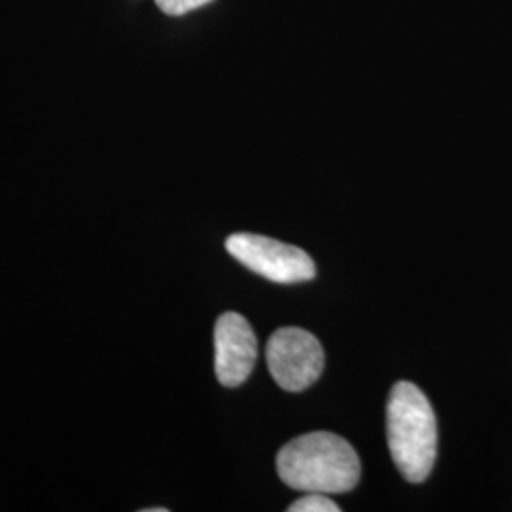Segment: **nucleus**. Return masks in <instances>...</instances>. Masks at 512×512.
Wrapping results in <instances>:
<instances>
[{"mask_svg":"<svg viewBox=\"0 0 512 512\" xmlns=\"http://www.w3.org/2000/svg\"><path fill=\"white\" fill-rule=\"evenodd\" d=\"M256 357L258 342L249 321L234 311L222 313L215 325V372L220 384H243L255 368Z\"/></svg>","mask_w":512,"mask_h":512,"instance_id":"5","label":"nucleus"},{"mask_svg":"<svg viewBox=\"0 0 512 512\" xmlns=\"http://www.w3.org/2000/svg\"><path fill=\"white\" fill-rule=\"evenodd\" d=\"M289 512H340V507L330 499L329 494L306 492L304 497L289 505Z\"/></svg>","mask_w":512,"mask_h":512,"instance_id":"6","label":"nucleus"},{"mask_svg":"<svg viewBox=\"0 0 512 512\" xmlns=\"http://www.w3.org/2000/svg\"><path fill=\"white\" fill-rule=\"evenodd\" d=\"M277 473L293 490L346 494L359 482L361 463L348 440L315 431L287 442L279 450Z\"/></svg>","mask_w":512,"mask_h":512,"instance_id":"1","label":"nucleus"},{"mask_svg":"<svg viewBox=\"0 0 512 512\" xmlns=\"http://www.w3.org/2000/svg\"><path fill=\"white\" fill-rule=\"evenodd\" d=\"M143 512H167L165 507H158V509H143Z\"/></svg>","mask_w":512,"mask_h":512,"instance_id":"8","label":"nucleus"},{"mask_svg":"<svg viewBox=\"0 0 512 512\" xmlns=\"http://www.w3.org/2000/svg\"><path fill=\"white\" fill-rule=\"evenodd\" d=\"M266 361L275 384L298 393L321 378L325 353L319 340L308 330L285 327L270 336Z\"/></svg>","mask_w":512,"mask_h":512,"instance_id":"4","label":"nucleus"},{"mask_svg":"<svg viewBox=\"0 0 512 512\" xmlns=\"http://www.w3.org/2000/svg\"><path fill=\"white\" fill-rule=\"evenodd\" d=\"M387 442L395 467L408 482L420 484L431 475L439 431L433 406L418 385H393L387 401Z\"/></svg>","mask_w":512,"mask_h":512,"instance_id":"2","label":"nucleus"},{"mask_svg":"<svg viewBox=\"0 0 512 512\" xmlns=\"http://www.w3.org/2000/svg\"><path fill=\"white\" fill-rule=\"evenodd\" d=\"M226 251L251 272L275 283H302L315 277L311 256L289 243L256 234H234Z\"/></svg>","mask_w":512,"mask_h":512,"instance_id":"3","label":"nucleus"},{"mask_svg":"<svg viewBox=\"0 0 512 512\" xmlns=\"http://www.w3.org/2000/svg\"><path fill=\"white\" fill-rule=\"evenodd\" d=\"M213 0H156L158 8L167 16H184L192 10H198Z\"/></svg>","mask_w":512,"mask_h":512,"instance_id":"7","label":"nucleus"}]
</instances>
